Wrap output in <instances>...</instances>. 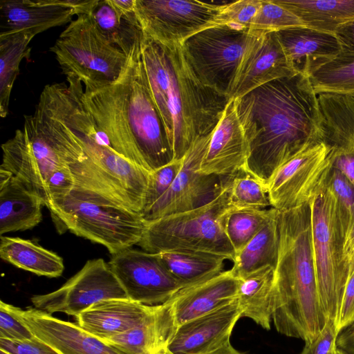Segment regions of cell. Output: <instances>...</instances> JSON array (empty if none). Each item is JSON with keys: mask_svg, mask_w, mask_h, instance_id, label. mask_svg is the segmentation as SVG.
<instances>
[{"mask_svg": "<svg viewBox=\"0 0 354 354\" xmlns=\"http://www.w3.org/2000/svg\"><path fill=\"white\" fill-rule=\"evenodd\" d=\"M0 354H10V353H7L6 351H3L2 350H0Z\"/></svg>", "mask_w": 354, "mask_h": 354, "instance_id": "9f6ffc18", "label": "cell"}, {"mask_svg": "<svg viewBox=\"0 0 354 354\" xmlns=\"http://www.w3.org/2000/svg\"><path fill=\"white\" fill-rule=\"evenodd\" d=\"M275 267L264 266L239 279L237 299L242 317L270 329L274 304Z\"/></svg>", "mask_w": 354, "mask_h": 354, "instance_id": "83f0119b", "label": "cell"}, {"mask_svg": "<svg viewBox=\"0 0 354 354\" xmlns=\"http://www.w3.org/2000/svg\"><path fill=\"white\" fill-rule=\"evenodd\" d=\"M46 207L60 233L69 230L102 245L112 255L137 245L147 226L140 213L88 198L73 189Z\"/></svg>", "mask_w": 354, "mask_h": 354, "instance_id": "ba28073f", "label": "cell"}, {"mask_svg": "<svg viewBox=\"0 0 354 354\" xmlns=\"http://www.w3.org/2000/svg\"><path fill=\"white\" fill-rule=\"evenodd\" d=\"M310 206L313 252L320 304L326 319L333 320L337 327L342 298L351 270L344 257L346 234L337 201L326 186L324 178L310 201Z\"/></svg>", "mask_w": 354, "mask_h": 354, "instance_id": "8992f818", "label": "cell"}, {"mask_svg": "<svg viewBox=\"0 0 354 354\" xmlns=\"http://www.w3.org/2000/svg\"><path fill=\"white\" fill-rule=\"evenodd\" d=\"M272 321L279 333L305 342L315 339L327 321L317 290L310 203L279 211Z\"/></svg>", "mask_w": 354, "mask_h": 354, "instance_id": "3957f363", "label": "cell"}, {"mask_svg": "<svg viewBox=\"0 0 354 354\" xmlns=\"http://www.w3.org/2000/svg\"><path fill=\"white\" fill-rule=\"evenodd\" d=\"M153 306L128 298L109 299L93 304L75 317L81 328L102 340L133 328Z\"/></svg>", "mask_w": 354, "mask_h": 354, "instance_id": "484cf974", "label": "cell"}, {"mask_svg": "<svg viewBox=\"0 0 354 354\" xmlns=\"http://www.w3.org/2000/svg\"><path fill=\"white\" fill-rule=\"evenodd\" d=\"M254 35V31L228 25L215 26L189 37L181 48L198 80L229 99L241 62Z\"/></svg>", "mask_w": 354, "mask_h": 354, "instance_id": "30bf717a", "label": "cell"}, {"mask_svg": "<svg viewBox=\"0 0 354 354\" xmlns=\"http://www.w3.org/2000/svg\"><path fill=\"white\" fill-rule=\"evenodd\" d=\"M334 354H348V353H346V351L342 350V349L338 348L337 347L335 351V352H334Z\"/></svg>", "mask_w": 354, "mask_h": 354, "instance_id": "f5cc1de1", "label": "cell"}, {"mask_svg": "<svg viewBox=\"0 0 354 354\" xmlns=\"http://www.w3.org/2000/svg\"><path fill=\"white\" fill-rule=\"evenodd\" d=\"M261 0H240L225 3L219 16V25L249 30Z\"/></svg>", "mask_w": 354, "mask_h": 354, "instance_id": "b9f144b4", "label": "cell"}, {"mask_svg": "<svg viewBox=\"0 0 354 354\" xmlns=\"http://www.w3.org/2000/svg\"><path fill=\"white\" fill-rule=\"evenodd\" d=\"M97 0H1L0 36L25 32L33 35L89 14Z\"/></svg>", "mask_w": 354, "mask_h": 354, "instance_id": "e0dca14e", "label": "cell"}, {"mask_svg": "<svg viewBox=\"0 0 354 354\" xmlns=\"http://www.w3.org/2000/svg\"><path fill=\"white\" fill-rule=\"evenodd\" d=\"M330 167L329 149L321 139L301 151L266 183L271 207L282 212L310 203Z\"/></svg>", "mask_w": 354, "mask_h": 354, "instance_id": "9a60e30c", "label": "cell"}, {"mask_svg": "<svg viewBox=\"0 0 354 354\" xmlns=\"http://www.w3.org/2000/svg\"><path fill=\"white\" fill-rule=\"evenodd\" d=\"M248 156V143L235 100H230L213 131L200 171L207 175L232 176L245 168Z\"/></svg>", "mask_w": 354, "mask_h": 354, "instance_id": "7402d4cb", "label": "cell"}, {"mask_svg": "<svg viewBox=\"0 0 354 354\" xmlns=\"http://www.w3.org/2000/svg\"><path fill=\"white\" fill-rule=\"evenodd\" d=\"M279 211L273 208L263 226L235 254L231 269L237 278H244L266 266H276L279 252Z\"/></svg>", "mask_w": 354, "mask_h": 354, "instance_id": "d6a6232c", "label": "cell"}, {"mask_svg": "<svg viewBox=\"0 0 354 354\" xmlns=\"http://www.w3.org/2000/svg\"><path fill=\"white\" fill-rule=\"evenodd\" d=\"M142 59L153 99L158 109L173 149L174 124L170 103V75L165 46L145 37Z\"/></svg>", "mask_w": 354, "mask_h": 354, "instance_id": "f1b7e54d", "label": "cell"}, {"mask_svg": "<svg viewBox=\"0 0 354 354\" xmlns=\"http://www.w3.org/2000/svg\"><path fill=\"white\" fill-rule=\"evenodd\" d=\"M352 96H354V95H352Z\"/></svg>", "mask_w": 354, "mask_h": 354, "instance_id": "6f0895ef", "label": "cell"}, {"mask_svg": "<svg viewBox=\"0 0 354 354\" xmlns=\"http://www.w3.org/2000/svg\"><path fill=\"white\" fill-rule=\"evenodd\" d=\"M242 313L232 303L179 326L167 348L173 354H206L230 340Z\"/></svg>", "mask_w": 354, "mask_h": 354, "instance_id": "44dd1931", "label": "cell"}, {"mask_svg": "<svg viewBox=\"0 0 354 354\" xmlns=\"http://www.w3.org/2000/svg\"><path fill=\"white\" fill-rule=\"evenodd\" d=\"M306 27L292 12L277 4L274 0H261V6L250 27L256 32H278L296 28Z\"/></svg>", "mask_w": 354, "mask_h": 354, "instance_id": "f35d334b", "label": "cell"}, {"mask_svg": "<svg viewBox=\"0 0 354 354\" xmlns=\"http://www.w3.org/2000/svg\"><path fill=\"white\" fill-rule=\"evenodd\" d=\"M5 304L35 337L60 354H127L91 335L76 322L62 320L35 308L21 309Z\"/></svg>", "mask_w": 354, "mask_h": 354, "instance_id": "d6986e66", "label": "cell"}, {"mask_svg": "<svg viewBox=\"0 0 354 354\" xmlns=\"http://www.w3.org/2000/svg\"><path fill=\"white\" fill-rule=\"evenodd\" d=\"M230 180L229 176L221 192L209 203L147 222L137 245L153 254L189 250L217 254L233 261L235 252L224 229V219L230 209Z\"/></svg>", "mask_w": 354, "mask_h": 354, "instance_id": "5b68a950", "label": "cell"}, {"mask_svg": "<svg viewBox=\"0 0 354 354\" xmlns=\"http://www.w3.org/2000/svg\"><path fill=\"white\" fill-rule=\"evenodd\" d=\"M354 323V268L347 281L337 329L340 333Z\"/></svg>", "mask_w": 354, "mask_h": 354, "instance_id": "7dc6e473", "label": "cell"}, {"mask_svg": "<svg viewBox=\"0 0 354 354\" xmlns=\"http://www.w3.org/2000/svg\"><path fill=\"white\" fill-rule=\"evenodd\" d=\"M239 282L230 269L180 289L168 300L177 328L236 300Z\"/></svg>", "mask_w": 354, "mask_h": 354, "instance_id": "603a6c76", "label": "cell"}, {"mask_svg": "<svg viewBox=\"0 0 354 354\" xmlns=\"http://www.w3.org/2000/svg\"><path fill=\"white\" fill-rule=\"evenodd\" d=\"M110 4L120 13L130 15L135 12L136 0H109Z\"/></svg>", "mask_w": 354, "mask_h": 354, "instance_id": "f907efd6", "label": "cell"}, {"mask_svg": "<svg viewBox=\"0 0 354 354\" xmlns=\"http://www.w3.org/2000/svg\"><path fill=\"white\" fill-rule=\"evenodd\" d=\"M142 47L136 48L128 57L123 71L115 81L82 84V99L108 136L114 150L151 172L174 158L149 88Z\"/></svg>", "mask_w": 354, "mask_h": 354, "instance_id": "7a4b0ae2", "label": "cell"}, {"mask_svg": "<svg viewBox=\"0 0 354 354\" xmlns=\"http://www.w3.org/2000/svg\"><path fill=\"white\" fill-rule=\"evenodd\" d=\"M108 263L128 299L142 304H163L183 288L157 254L131 248L112 255Z\"/></svg>", "mask_w": 354, "mask_h": 354, "instance_id": "2e32d148", "label": "cell"}, {"mask_svg": "<svg viewBox=\"0 0 354 354\" xmlns=\"http://www.w3.org/2000/svg\"><path fill=\"white\" fill-rule=\"evenodd\" d=\"M309 78L317 94L354 95V55L341 53Z\"/></svg>", "mask_w": 354, "mask_h": 354, "instance_id": "d590c367", "label": "cell"}, {"mask_svg": "<svg viewBox=\"0 0 354 354\" xmlns=\"http://www.w3.org/2000/svg\"><path fill=\"white\" fill-rule=\"evenodd\" d=\"M273 208L232 209L224 219V229L235 254L240 252L268 221Z\"/></svg>", "mask_w": 354, "mask_h": 354, "instance_id": "8d00e7d4", "label": "cell"}, {"mask_svg": "<svg viewBox=\"0 0 354 354\" xmlns=\"http://www.w3.org/2000/svg\"><path fill=\"white\" fill-rule=\"evenodd\" d=\"M183 162V158L174 159L167 165L151 172L145 197L142 212L149 209L170 188L178 174Z\"/></svg>", "mask_w": 354, "mask_h": 354, "instance_id": "60d3db41", "label": "cell"}, {"mask_svg": "<svg viewBox=\"0 0 354 354\" xmlns=\"http://www.w3.org/2000/svg\"><path fill=\"white\" fill-rule=\"evenodd\" d=\"M344 257L352 272L354 268V224L346 237L344 243Z\"/></svg>", "mask_w": 354, "mask_h": 354, "instance_id": "681fc988", "label": "cell"}, {"mask_svg": "<svg viewBox=\"0 0 354 354\" xmlns=\"http://www.w3.org/2000/svg\"><path fill=\"white\" fill-rule=\"evenodd\" d=\"M229 201L232 209H266L270 203L266 185L243 168L231 176Z\"/></svg>", "mask_w": 354, "mask_h": 354, "instance_id": "74e56055", "label": "cell"}, {"mask_svg": "<svg viewBox=\"0 0 354 354\" xmlns=\"http://www.w3.org/2000/svg\"><path fill=\"white\" fill-rule=\"evenodd\" d=\"M176 328L172 307L167 301L153 305L133 328L102 341L127 354H156L167 347Z\"/></svg>", "mask_w": 354, "mask_h": 354, "instance_id": "d4e9b609", "label": "cell"}, {"mask_svg": "<svg viewBox=\"0 0 354 354\" xmlns=\"http://www.w3.org/2000/svg\"><path fill=\"white\" fill-rule=\"evenodd\" d=\"M1 149L0 168L22 181L46 206L47 180L55 171L70 164L62 146L44 134L28 115L24 116V127L2 144Z\"/></svg>", "mask_w": 354, "mask_h": 354, "instance_id": "8fae6325", "label": "cell"}, {"mask_svg": "<svg viewBox=\"0 0 354 354\" xmlns=\"http://www.w3.org/2000/svg\"><path fill=\"white\" fill-rule=\"evenodd\" d=\"M35 337L30 329L0 301V338L10 340L31 339Z\"/></svg>", "mask_w": 354, "mask_h": 354, "instance_id": "ee69618b", "label": "cell"}, {"mask_svg": "<svg viewBox=\"0 0 354 354\" xmlns=\"http://www.w3.org/2000/svg\"><path fill=\"white\" fill-rule=\"evenodd\" d=\"M0 257L19 268L38 276L60 277L64 270L63 259L30 240L1 236Z\"/></svg>", "mask_w": 354, "mask_h": 354, "instance_id": "f546056e", "label": "cell"}, {"mask_svg": "<svg viewBox=\"0 0 354 354\" xmlns=\"http://www.w3.org/2000/svg\"><path fill=\"white\" fill-rule=\"evenodd\" d=\"M157 254L167 271L183 287L222 272L227 260L217 254L189 250H169Z\"/></svg>", "mask_w": 354, "mask_h": 354, "instance_id": "836d02e7", "label": "cell"}, {"mask_svg": "<svg viewBox=\"0 0 354 354\" xmlns=\"http://www.w3.org/2000/svg\"><path fill=\"white\" fill-rule=\"evenodd\" d=\"M317 96L320 139L329 149L330 165L354 184V96Z\"/></svg>", "mask_w": 354, "mask_h": 354, "instance_id": "ffe728a7", "label": "cell"}, {"mask_svg": "<svg viewBox=\"0 0 354 354\" xmlns=\"http://www.w3.org/2000/svg\"><path fill=\"white\" fill-rule=\"evenodd\" d=\"M248 147L245 168L265 185L275 171L320 140L318 96L301 73L235 99Z\"/></svg>", "mask_w": 354, "mask_h": 354, "instance_id": "6da1fadb", "label": "cell"}, {"mask_svg": "<svg viewBox=\"0 0 354 354\" xmlns=\"http://www.w3.org/2000/svg\"><path fill=\"white\" fill-rule=\"evenodd\" d=\"M254 32L237 71L230 100L273 80L298 74L276 32Z\"/></svg>", "mask_w": 354, "mask_h": 354, "instance_id": "ac0fdd59", "label": "cell"}, {"mask_svg": "<svg viewBox=\"0 0 354 354\" xmlns=\"http://www.w3.org/2000/svg\"><path fill=\"white\" fill-rule=\"evenodd\" d=\"M324 181L335 197L341 222L347 236L354 224V184L331 165Z\"/></svg>", "mask_w": 354, "mask_h": 354, "instance_id": "ab89813d", "label": "cell"}, {"mask_svg": "<svg viewBox=\"0 0 354 354\" xmlns=\"http://www.w3.org/2000/svg\"><path fill=\"white\" fill-rule=\"evenodd\" d=\"M342 53L354 55V20L340 26L335 32Z\"/></svg>", "mask_w": 354, "mask_h": 354, "instance_id": "c3c4849f", "label": "cell"}, {"mask_svg": "<svg viewBox=\"0 0 354 354\" xmlns=\"http://www.w3.org/2000/svg\"><path fill=\"white\" fill-rule=\"evenodd\" d=\"M212 133L201 136L192 143L170 188L149 209L140 213L147 222L200 207L221 192L229 176L207 175L200 171Z\"/></svg>", "mask_w": 354, "mask_h": 354, "instance_id": "4fadbf2b", "label": "cell"}, {"mask_svg": "<svg viewBox=\"0 0 354 354\" xmlns=\"http://www.w3.org/2000/svg\"><path fill=\"white\" fill-rule=\"evenodd\" d=\"M74 186L73 175L68 165L62 167L55 171L45 185L47 198L46 206L50 201L70 194Z\"/></svg>", "mask_w": 354, "mask_h": 354, "instance_id": "f6af8a7d", "label": "cell"}, {"mask_svg": "<svg viewBox=\"0 0 354 354\" xmlns=\"http://www.w3.org/2000/svg\"><path fill=\"white\" fill-rule=\"evenodd\" d=\"M165 349H163V350H162V351H159V352H158V353H156V354H165Z\"/></svg>", "mask_w": 354, "mask_h": 354, "instance_id": "11a10c76", "label": "cell"}, {"mask_svg": "<svg viewBox=\"0 0 354 354\" xmlns=\"http://www.w3.org/2000/svg\"><path fill=\"white\" fill-rule=\"evenodd\" d=\"M225 3L200 1L136 0L135 12L145 37L165 46H178L206 28L219 26Z\"/></svg>", "mask_w": 354, "mask_h": 354, "instance_id": "7c38bea8", "label": "cell"}, {"mask_svg": "<svg viewBox=\"0 0 354 354\" xmlns=\"http://www.w3.org/2000/svg\"><path fill=\"white\" fill-rule=\"evenodd\" d=\"M69 131L82 147L84 156L68 165L73 189L83 196L140 214L151 172L106 147L93 124L77 122Z\"/></svg>", "mask_w": 354, "mask_h": 354, "instance_id": "277c9868", "label": "cell"}, {"mask_svg": "<svg viewBox=\"0 0 354 354\" xmlns=\"http://www.w3.org/2000/svg\"><path fill=\"white\" fill-rule=\"evenodd\" d=\"M206 354H246L237 351L230 343V340L224 343L216 349Z\"/></svg>", "mask_w": 354, "mask_h": 354, "instance_id": "816d5d0a", "label": "cell"}, {"mask_svg": "<svg viewBox=\"0 0 354 354\" xmlns=\"http://www.w3.org/2000/svg\"><path fill=\"white\" fill-rule=\"evenodd\" d=\"M278 39L298 73L310 77L342 52L335 34L308 27H296L276 32Z\"/></svg>", "mask_w": 354, "mask_h": 354, "instance_id": "cb8c5ba5", "label": "cell"}, {"mask_svg": "<svg viewBox=\"0 0 354 354\" xmlns=\"http://www.w3.org/2000/svg\"><path fill=\"white\" fill-rule=\"evenodd\" d=\"M89 14L101 32L127 57L142 46L145 35L135 12L122 15L109 0H97Z\"/></svg>", "mask_w": 354, "mask_h": 354, "instance_id": "1f68e13d", "label": "cell"}, {"mask_svg": "<svg viewBox=\"0 0 354 354\" xmlns=\"http://www.w3.org/2000/svg\"><path fill=\"white\" fill-rule=\"evenodd\" d=\"M77 16L50 48L62 73L82 84L115 81L128 57L106 38L90 14Z\"/></svg>", "mask_w": 354, "mask_h": 354, "instance_id": "9c48e42d", "label": "cell"}, {"mask_svg": "<svg viewBox=\"0 0 354 354\" xmlns=\"http://www.w3.org/2000/svg\"><path fill=\"white\" fill-rule=\"evenodd\" d=\"M165 354H173L167 348L165 350Z\"/></svg>", "mask_w": 354, "mask_h": 354, "instance_id": "db71d44e", "label": "cell"}, {"mask_svg": "<svg viewBox=\"0 0 354 354\" xmlns=\"http://www.w3.org/2000/svg\"><path fill=\"white\" fill-rule=\"evenodd\" d=\"M165 46L169 62L174 158L180 160L197 138L214 131L230 100L198 80L180 45Z\"/></svg>", "mask_w": 354, "mask_h": 354, "instance_id": "52a82bcc", "label": "cell"}, {"mask_svg": "<svg viewBox=\"0 0 354 354\" xmlns=\"http://www.w3.org/2000/svg\"><path fill=\"white\" fill-rule=\"evenodd\" d=\"M35 35L20 32L0 36V116L8 114L13 84L19 72V65L29 56L28 44Z\"/></svg>", "mask_w": 354, "mask_h": 354, "instance_id": "e575fe53", "label": "cell"}, {"mask_svg": "<svg viewBox=\"0 0 354 354\" xmlns=\"http://www.w3.org/2000/svg\"><path fill=\"white\" fill-rule=\"evenodd\" d=\"M310 28L335 34L354 20V0H274Z\"/></svg>", "mask_w": 354, "mask_h": 354, "instance_id": "4dcf8cb0", "label": "cell"}, {"mask_svg": "<svg viewBox=\"0 0 354 354\" xmlns=\"http://www.w3.org/2000/svg\"><path fill=\"white\" fill-rule=\"evenodd\" d=\"M43 201L12 176L0 186V234L30 230L42 220Z\"/></svg>", "mask_w": 354, "mask_h": 354, "instance_id": "4316f807", "label": "cell"}, {"mask_svg": "<svg viewBox=\"0 0 354 354\" xmlns=\"http://www.w3.org/2000/svg\"><path fill=\"white\" fill-rule=\"evenodd\" d=\"M339 333L335 322L328 319L317 336L311 342H305L300 354H334Z\"/></svg>", "mask_w": 354, "mask_h": 354, "instance_id": "7bdbcfd3", "label": "cell"}, {"mask_svg": "<svg viewBox=\"0 0 354 354\" xmlns=\"http://www.w3.org/2000/svg\"><path fill=\"white\" fill-rule=\"evenodd\" d=\"M0 350L10 354H60L35 336L31 339L26 340L0 338Z\"/></svg>", "mask_w": 354, "mask_h": 354, "instance_id": "bcb514c9", "label": "cell"}, {"mask_svg": "<svg viewBox=\"0 0 354 354\" xmlns=\"http://www.w3.org/2000/svg\"><path fill=\"white\" fill-rule=\"evenodd\" d=\"M127 294L103 259L88 260L74 276L57 290L34 295L35 308L77 316L93 304L109 299H127Z\"/></svg>", "mask_w": 354, "mask_h": 354, "instance_id": "5bb4252c", "label": "cell"}]
</instances>
